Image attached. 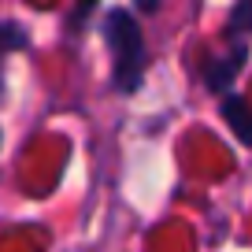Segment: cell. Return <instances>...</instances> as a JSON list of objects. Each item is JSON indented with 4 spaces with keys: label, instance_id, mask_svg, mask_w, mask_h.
I'll list each match as a JSON object with an SVG mask.
<instances>
[{
    "label": "cell",
    "instance_id": "cell-1",
    "mask_svg": "<svg viewBox=\"0 0 252 252\" xmlns=\"http://www.w3.org/2000/svg\"><path fill=\"white\" fill-rule=\"evenodd\" d=\"M104 41L111 48V86L123 96L137 93L149 67V48H145L141 23L130 8H111L104 15Z\"/></svg>",
    "mask_w": 252,
    "mask_h": 252
},
{
    "label": "cell",
    "instance_id": "cell-2",
    "mask_svg": "<svg viewBox=\"0 0 252 252\" xmlns=\"http://www.w3.org/2000/svg\"><path fill=\"white\" fill-rule=\"evenodd\" d=\"M245 60H249V45H245V41H237L230 56L208 60V67H204V82H208V89H212V93H226V89L234 86L237 71L245 67Z\"/></svg>",
    "mask_w": 252,
    "mask_h": 252
},
{
    "label": "cell",
    "instance_id": "cell-3",
    "mask_svg": "<svg viewBox=\"0 0 252 252\" xmlns=\"http://www.w3.org/2000/svg\"><path fill=\"white\" fill-rule=\"evenodd\" d=\"M222 119L230 123V130H234L245 145H252V108H249L245 96H237V93L222 96Z\"/></svg>",
    "mask_w": 252,
    "mask_h": 252
},
{
    "label": "cell",
    "instance_id": "cell-4",
    "mask_svg": "<svg viewBox=\"0 0 252 252\" xmlns=\"http://www.w3.org/2000/svg\"><path fill=\"white\" fill-rule=\"evenodd\" d=\"M26 41H30L26 37V26L11 23V19H0V89H4V56L23 48Z\"/></svg>",
    "mask_w": 252,
    "mask_h": 252
},
{
    "label": "cell",
    "instance_id": "cell-5",
    "mask_svg": "<svg viewBox=\"0 0 252 252\" xmlns=\"http://www.w3.org/2000/svg\"><path fill=\"white\" fill-rule=\"evenodd\" d=\"M241 33H252V4H237L230 11V23H226V37H241Z\"/></svg>",
    "mask_w": 252,
    "mask_h": 252
}]
</instances>
